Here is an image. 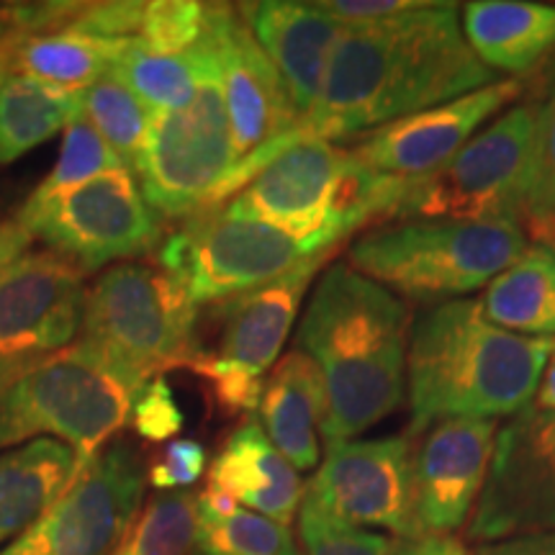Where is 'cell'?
I'll return each instance as SVG.
<instances>
[{
	"instance_id": "c3c4849f",
	"label": "cell",
	"mask_w": 555,
	"mask_h": 555,
	"mask_svg": "<svg viewBox=\"0 0 555 555\" xmlns=\"http://www.w3.org/2000/svg\"><path fill=\"white\" fill-rule=\"evenodd\" d=\"M191 555H204V553H201V551H198V547H196V551H193Z\"/></svg>"
},
{
	"instance_id": "5b68a950",
	"label": "cell",
	"mask_w": 555,
	"mask_h": 555,
	"mask_svg": "<svg viewBox=\"0 0 555 555\" xmlns=\"http://www.w3.org/2000/svg\"><path fill=\"white\" fill-rule=\"evenodd\" d=\"M527 245L517 219H409L360 234L347 249V266L404 304L437 307L489 286Z\"/></svg>"
},
{
	"instance_id": "e575fe53",
	"label": "cell",
	"mask_w": 555,
	"mask_h": 555,
	"mask_svg": "<svg viewBox=\"0 0 555 555\" xmlns=\"http://www.w3.org/2000/svg\"><path fill=\"white\" fill-rule=\"evenodd\" d=\"M206 34V3L196 0H157L147 3L139 39L150 50L183 54L198 44Z\"/></svg>"
},
{
	"instance_id": "d4e9b609",
	"label": "cell",
	"mask_w": 555,
	"mask_h": 555,
	"mask_svg": "<svg viewBox=\"0 0 555 555\" xmlns=\"http://www.w3.org/2000/svg\"><path fill=\"white\" fill-rule=\"evenodd\" d=\"M491 324L522 337L555 339V247L535 242L478 298Z\"/></svg>"
},
{
	"instance_id": "e0dca14e",
	"label": "cell",
	"mask_w": 555,
	"mask_h": 555,
	"mask_svg": "<svg viewBox=\"0 0 555 555\" xmlns=\"http://www.w3.org/2000/svg\"><path fill=\"white\" fill-rule=\"evenodd\" d=\"M522 88V80H496L455 101L367 131L356 147H350V155L376 176L425 178L466 147L476 131L509 106Z\"/></svg>"
},
{
	"instance_id": "4316f807",
	"label": "cell",
	"mask_w": 555,
	"mask_h": 555,
	"mask_svg": "<svg viewBox=\"0 0 555 555\" xmlns=\"http://www.w3.org/2000/svg\"><path fill=\"white\" fill-rule=\"evenodd\" d=\"M80 116V93L26 75L0 86V165L16 163Z\"/></svg>"
},
{
	"instance_id": "44dd1931",
	"label": "cell",
	"mask_w": 555,
	"mask_h": 555,
	"mask_svg": "<svg viewBox=\"0 0 555 555\" xmlns=\"http://www.w3.org/2000/svg\"><path fill=\"white\" fill-rule=\"evenodd\" d=\"M208 486L286 527L294 522L307 496L298 470L255 420H247L227 437L224 448L208 468Z\"/></svg>"
},
{
	"instance_id": "83f0119b",
	"label": "cell",
	"mask_w": 555,
	"mask_h": 555,
	"mask_svg": "<svg viewBox=\"0 0 555 555\" xmlns=\"http://www.w3.org/2000/svg\"><path fill=\"white\" fill-rule=\"evenodd\" d=\"M206 65L204 37L193 50L183 54H163L150 50L142 39H131L116 62L114 73L127 82L131 93L147 106L152 114H168L189 106L196 95L201 75Z\"/></svg>"
},
{
	"instance_id": "ab89813d",
	"label": "cell",
	"mask_w": 555,
	"mask_h": 555,
	"mask_svg": "<svg viewBox=\"0 0 555 555\" xmlns=\"http://www.w3.org/2000/svg\"><path fill=\"white\" fill-rule=\"evenodd\" d=\"M34 234L18 219L0 221V281L16 262L29 255Z\"/></svg>"
},
{
	"instance_id": "8992f818",
	"label": "cell",
	"mask_w": 555,
	"mask_h": 555,
	"mask_svg": "<svg viewBox=\"0 0 555 555\" xmlns=\"http://www.w3.org/2000/svg\"><path fill=\"white\" fill-rule=\"evenodd\" d=\"M142 388L86 339L69 345L0 393V450L54 435L88 466L127 425Z\"/></svg>"
},
{
	"instance_id": "603a6c76",
	"label": "cell",
	"mask_w": 555,
	"mask_h": 555,
	"mask_svg": "<svg viewBox=\"0 0 555 555\" xmlns=\"http://www.w3.org/2000/svg\"><path fill=\"white\" fill-rule=\"evenodd\" d=\"M470 52L491 73L522 75L555 50V5L527 0H476L461 11Z\"/></svg>"
},
{
	"instance_id": "7a4b0ae2",
	"label": "cell",
	"mask_w": 555,
	"mask_h": 555,
	"mask_svg": "<svg viewBox=\"0 0 555 555\" xmlns=\"http://www.w3.org/2000/svg\"><path fill=\"white\" fill-rule=\"evenodd\" d=\"M412 324L401 298L347 262H335L319 278L294 350L322 376L327 446L356 440L404 401Z\"/></svg>"
},
{
	"instance_id": "d6986e66",
	"label": "cell",
	"mask_w": 555,
	"mask_h": 555,
	"mask_svg": "<svg viewBox=\"0 0 555 555\" xmlns=\"http://www.w3.org/2000/svg\"><path fill=\"white\" fill-rule=\"evenodd\" d=\"M337 249L330 247L311 255L291 273L275 278L266 286L217 304V319L221 322L219 347L214 352L204 350L206 356L232 371L262 380L281 358L307 288L332 255H337Z\"/></svg>"
},
{
	"instance_id": "8fae6325",
	"label": "cell",
	"mask_w": 555,
	"mask_h": 555,
	"mask_svg": "<svg viewBox=\"0 0 555 555\" xmlns=\"http://www.w3.org/2000/svg\"><path fill=\"white\" fill-rule=\"evenodd\" d=\"M18 221L86 273L152 253L163 242L159 217L127 168L103 172L39 208H21Z\"/></svg>"
},
{
	"instance_id": "2e32d148",
	"label": "cell",
	"mask_w": 555,
	"mask_h": 555,
	"mask_svg": "<svg viewBox=\"0 0 555 555\" xmlns=\"http://www.w3.org/2000/svg\"><path fill=\"white\" fill-rule=\"evenodd\" d=\"M219 65L237 165L298 127L286 82L260 50L237 5L206 3V34Z\"/></svg>"
},
{
	"instance_id": "cb8c5ba5",
	"label": "cell",
	"mask_w": 555,
	"mask_h": 555,
	"mask_svg": "<svg viewBox=\"0 0 555 555\" xmlns=\"http://www.w3.org/2000/svg\"><path fill=\"white\" fill-rule=\"evenodd\" d=\"M82 468L78 453L54 437H39L0 455V551L24 535Z\"/></svg>"
},
{
	"instance_id": "52a82bcc",
	"label": "cell",
	"mask_w": 555,
	"mask_h": 555,
	"mask_svg": "<svg viewBox=\"0 0 555 555\" xmlns=\"http://www.w3.org/2000/svg\"><path fill=\"white\" fill-rule=\"evenodd\" d=\"M198 304L155 262L108 268L86 294V343L147 384L198 356Z\"/></svg>"
},
{
	"instance_id": "d6a6232c",
	"label": "cell",
	"mask_w": 555,
	"mask_h": 555,
	"mask_svg": "<svg viewBox=\"0 0 555 555\" xmlns=\"http://www.w3.org/2000/svg\"><path fill=\"white\" fill-rule=\"evenodd\" d=\"M124 168L114 150L103 142V137L90 127L86 116H78L65 131V144H62V155L54 165L44 183L31 193L24 208H39L50 201L65 196L67 191L80 189L88 180L103 176V172Z\"/></svg>"
},
{
	"instance_id": "9c48e42d",
	"label": "cell",
	"mask_w": 555,
	"mask_h": 555,
	"mask_svg": "<svg viewBox=\"0 0 555 555\" xmlns=\"http://www.w3.org/2000/svg\"><path fill=\"white\" fill-rule=\"evenodd\" d=\"M535 116L538 103L509 108L442 168L425 178L399 180L388 224L409 219H517Z\"/></svg>"
},
{
	"instance_id": "4fadbf2b",
	"label": "cell",
	"mask_w": 555,
	"mask_h": 555,
	"mask_svg": "<svg viewBox=\"0 0 555 555\" xmlns=\"http://www.w3.org/2000/svg\"><path fill=\"white\" fill-rule=\"evenodd\" d=\"M545 532H555V414L530 406L496 433L468 540L486 545Z\"/></svg>"
},
{
	"instance_id": "ba28073f",
	"label": "cell",
	"mask_w": 555,
	"mask_h": 555,
	"mask_svg": "<svg viewBox=\"0 0 555 555\" xmlns=\"http://www.w3.org/2000/svg\"><path fill=\"white\" fill-rule=\"evenodd\" d=\"M198 90L189 106L152 116L139 178L157 217L189 219L217 201L224 180L237 168L224 90L211 44Z\"/></svg>"
},
{
	"instance_id": "f6af8a7d",
	"label": "cell",
	"mask_w": 555,
	"mask_h": 555,
	"mask_svg": "<svg viewBox=\"0 0 555 555\" xmlns=\"http://www.w3.org/2000/svg\"><path fill=\"white\" fill-rule=\"evenodd\" d=\"M13 31L9 24V16H5V5H0V47H11Z\"/></svg>"
},
{
	"instance_id": "60d3db41",
	"label": "cell",
	"mask_w": 555,
	"mask_h": 555,
	"mask_svg": "<svg viewBox=\"0 0 555 555\" xmlns=\"http://www.w3.org/2000/svg\"><path fill=\"white\" fill-rule=\"evenodd\" d=\"M474 555H555V532L478 545Z\"/></svg>"
},
{
	"instance_id": "6da1fadb",
	"label": "cell",
	"mask_w": 555,
	"mask_h": 555,
	"mask_svg": "<svg viewBox=\"0 0 555 555\" xmlns=\"http://www.w3.org/2000/svg\"><path fill=\"white\" fill-rule=\"evenodd\" d=\"M491 82L496 75L463 37L461 5L427 0L399 16L345 26L298 131L327 142L365 137Z\"/></svg>"
},
{
	"instance_id": "f1b7e54d",
	"label": "cell",
	"mask_w": 555,
	"mask_h": 555,
	"mask_svg": "<svg viewBox=\"0 0 555 555\" xmlns=\"http://www.w3.org/2000/svg\"><path fill=\"white\" fill-rule=\"evenodd\" d=\"M80 114L114 150L124 168L139 176L155 114L131 93L127 82L116 73H108L80 90Z\"/></svg>"
},
{
	"instance_id": "30bf717a",
	"label": "cell",
	"mask_w": 555,
	"mask_h": 555,
	"mask_svg": "<svg viewBox=\"0 0 555 555\" xmlns=\"http://www.w3.org/2000/svg\"><path fill=\"white\" fill-rule=\"evenodd\" d=\"M324 249L330 247L217 206L193 214L159 242L155 266L176 275L201 307L266 286Z\"/></svg>"
},
{
	"instance_id": "f35d334b",
	"label": "cell",
	"mask_w": 555,
	"mask_h": 555,
	"mask_svg": "<svg viewBox=\"0 0 555 555\" xmlns=\"http://www.w3.org/2000/svg\"><path fill=\"white\" fill-rule=\"evenodd\" d=\"M425 3L427 0H322L317 5L343 26H350L399 16V13L422 9Z\"/></svg>"
},
{
	"instance_id": "bcb514c9",
	"label": "cell",
	"mask_w": 555,
	"mask_h": 555,
	"mask_svg": "<svg viewBox=\"0 0 555 555\" xmlns=\"http://www.w3.org/2000/svg\"><path fill=\"white\" fill-rule=\"evenodd\" d=\"M11 75V62H9V47H0V86Z\"/></svg>"
},
{
	"instance_id": "f546056e",
	"label": "cell",
	"mask_w": 555,
	"mask_h": 555,
	"mask_svg": "<svg viewBox=\"0 0 555 555\" xmlns=\"http://www.w3.org/2000/svg\"><path fill=\"white\" fill-rule=\"evenodd\" d=\"M198 543V494L163 491L152 496L114 555H191Z\"/></svg>"
},
{
	"instance_id": "b9f144b4",
	"label": "cell",
	"mask_w": 555,
	"mask_h": 555,
	"mask_svg": "<svg viewBox=\"0 0 555 555\" xmlns=\"http://www.w3.org/2000/svg\"><path fill=\"white\" fill-rule=\"evenodd\" d=\"M391 555H468V551L453 535H422L414 540H397Z\"/></svg>"
},
{
	"instance_id": "ee69618b",
	"label": "cell",
	"mask_w": 555,
	"mask_h": 555,
	"mask_svg": "<svg viewBox=\"0 0 555 555\" xmlns=\"http://www.w3.org/2000/svg\"><path fill=\"white\" fill-rule=\"evenodd\" d=\"M31 365H16V363H0V393L5 391V388H9L13 380H16L21 373H26L29 371Z\"/></svg>"
},
{
	"instance_id": "836d02e7",
	"label": "cell",
	"mask_w": 555,
	"mask_h": 555,
	"mask_svg": "<svg viewBox=\"0 0 555 555\" xmlns=\"http://www.w3.org/2000/svg\"><path fill=\"white\" fill-rule=\"evenodd\" d=\"M393 543H397L393 538L327 515L304 496L301 509H298L301 555H391Z\"/></svg>"
},
{
	"instance_id": "7bdbcfd3",
	"label": "cell",
	"mask_w": 555,
	"mask_h": 555,
	"mask_svg": "<svg viewBox=\"0 0 555 555\" xmlns=\"http://www.w3.org/2000/svg\"><path fill=\"white\" fill-rule=\"evenodd\" d=\"M540 412H553L555 414V345L551 358H547L543 378H540L538 393H535V404H532Z\"/></svg>"
},
{
	"instance_id": "3957f363",
	"label": "cell",
	"mask_w": 555,
	"mask_h": 555,
	"mask_svg": "<svg viewBox=\"0 0 555 555\" xmlns=\"http://www.w3.org/2000/svg\"><path fill=\"white\" fill-rule=\"evenodd\" d=\"M553 345L496 327L470 298L425 309L406 356L412 435L440 420L496 422L530 409Z\"/></svg>"
},
{
	"instance_id": "1f68e13d",
	"label": "cell",
	"mask_w": 555,
	"mask_h": 555,
	"mask_svg": "<svg viewBox=\"0 0 555 555\" xmlns=\"http://www.w3.org/2000/svg\"><path fill=\"white\" fill-rule=\"evenodd\" d=\"M204 555H301L291 527L237 506L229 515L198 509V543Z\"/></svg>"
},
{
	"instance_id": "484cf974",
	"label": "cell",
	"mask_w": 555,
	"mask_h": 555,
	"mask_svg": "<svg viewBox=\"0 0 555 555\" xmlns=\"http://www.w3.org/2000/svg\"><path fill=\"white\" fill-rule=\"evenodd\" d=\"M129 41L131 39H101L75 31L16 39L9 47L11 75L18 73L80 93L103 75L114 73Z\"/></svg>"
},
{
	"instance_id": "277c9868",
	"label": "cell",
	"mask_w": 555,
	"mask_h": 555,
	"mask_svg": "<svg viewBox=\"0 0 555 555\" xmlns=\"http://www.w3.org/2000/svg\"><path fill=\"white\" fill-rule=\"evenodd\" d=\"M399 180L376 176L350 150L298 127L245 159L211 208L258 219L296 240L337 247L360 229L388 224Z\"/></svg>"
},
{
	"instance_id": "7c38bea8",
	"label": "cell",
	"mask_w": 555,
	"mask_h": 555,
	"mask_svg": "<svg viewBox=\"0 0 555 555\" xmlns=\"http://www.w3.org/2000/svg\"><path fill=\"white\" fill-rule=\"evenodd\" d=\"M142 496V455L127 440H111L0 555H114L134 525Z\"/></svg>"
},
{
	"instance_id": "4dcf8cb0",
	"label": "cell",
	"mask_w": 555,
	"mask_h": 555,
	"mask_svg": "<svg viewBox=\"0 0 555 555\" xmlns=\"http://www.w3.org/2000/svg\"><path fill=\"white\" fill-rule=\"evenodd\" d=\"M517 219L527 237L551 245L555 229V88L543 103H538Z\"/></svg>"
},
{
	"instance_id": "ffe728a7",
	"label": "cell",
	"mask_w": 555,
	"mask_h": 555,
	"mask_svg": "<svg viewBox=\"0 0 555 555\" xmlns=\"http://www.w3.org/2000/svg\"><path fill=\"white\" fill-rule=\"evenodd\" d=\"M237 11L260 50L281 73L301 121L319 101L332 52L345 26L317 3L301 0L240 3Z\"/></svg>"
},
{
	"instance_id": "8d00e7d4",
	"label": "cell",
	"mask_w": 555,
	"mask_h": 555,
	"mask_svg": "<svg viewBox=\"0 0 555 555\" xmlns=\"http://www.w3.org/2000/svg\"><path fill=\"white\" fill-rule=\"evenodd\" d=\"M144 11L147 3L139 0H114V3H86L80 16L62 31L88 34V37L101 39H134L142 29Z\"/></svg>"
},
{
	"instance_id": "7402d4cb",
	"label": "cell",
	"mask_w": 555,
	"mask_h": 555,
	"mask_svg": "<svg viewBox=\"0 0 555 555\" xmlns=\"http://www.w3.org/2000/svg\"><path fill=\"white\" fill-rule=\"evenodd\" d=\"M258 414L268 440L296 470L319 466V440L324 422V386L319 367L291 350L275 363L262 386Z\"/></svg>"
},
{
	"instance_id": "ac0fdd59",
	"label": "cell",
	"mask_w": 555,
	"mask_h": 555,
	"mask_svg": "<svg viewBox=\"0 0 555 555\" xmlns=\"http://www.w3.org/2000/svg\"><path fill=\"white\" fill-rule=\"evenodd\" d=\"M496 433L494 420H440L412 442L414 504L425 535H453L474 515Z\"/></svg>"
},
{
	"instance_id": "74e56055",
	"label": "cell",
	"mask_w": 555,
	"mask_h": 555,
	"mask_svg": "<svg viewBox=\"0 0 555 555\" xmlns=\"http://www.w3.org/2000/svg\"><path fill=\"white\" fill-rule=\"evenodd\" d=\"M206 448L196 440H170L150 466V483L157 491H183L204 476Z\"/></svg>"
},
{
	"instance_id": "5bb4252c",
	"label": "cell",
	"mask_w": 555,
	"mask_h": 555,
	"mask_svg": "<svg viewBox=\"0 0 555 555\" xmlns=\"http://www.w3.org/2000/svg\"><path fill=\"white\" fill-rule=\"evenodd\" d=\"M307 499L356 527H378L393 540L425 535L414 504L412 440L406 435L327 446Z\"/></svg>"
},
{
	"instance_id": "d590c367",
	"label": "cell",
	"mask_w": 555,
	"mask_h": 555,
	"mask_svg": "<svg viewBox=\"0 0 555 555\" xmlns=\"http://www.w3.org/2000/svg\"><path fill=\"white\" fill-rule=\"evenodd\" d=\"M131 425L134 433L147 442H165L183 429L185 420L180 412L176 393L163 376L150 378L131 409Z\"/></svg>"
},
{
	"instance_id": "7dc6e473",
	"label": "cell",
	"mask_w": 555,
	"mask_h": 555,
	"mask_svg": "<svg viewBox=\"0 0 555 555\" xmlns=\"http://www.w3.org/2000/svg\"><path fill=\"white\" fill-rule=\"evenodd\" d=\"M551 247H555V229H553V240H551Z\"/></svg>"
},
{
	"instance_id": "9a60e30c",
	"label": "cell",
	"mask_w": 555,
	"mask_h": 555,
	"mask_svg": "<svg viewBox=\"0 0 555 555\" xmlns=\"http://www.w3.org/2000/svg\"><path fill=\"white\" fill-rule=\"evenodd\" d=\"M88 273L52 253H29L0 281V363L37 365L65 350L86 322Z\"/></svg>"
}]
</instances>
